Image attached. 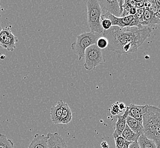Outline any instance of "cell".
<instances>
[{"mask_svg": "<svg viewBox=\"0 0 160 148\" xmlns=\"http://www.w3.org/2000/svg\"><path fill=\"white\" fill-rule=\"evenodd\" d=\"M151 32L148 27L138 29L137 27L120 28L112 26L104 31L102 36L108 41V47L110 51L118 54H128L136 52L151 36Z\"/></svg>", "mask_w": 160, "mask_h": 148, "instance_id": "1", "label": "cell"}, {"mask_svg": "<svg viewBox=\"0 0 160 148\" xmlns=\"http://www.w3.org/2000/svg\"><path fill=\"white\" fill-rule=\"evenodd\" d=\"M87 9V23L91 32L102 34L104 30L101 26L102 10L97 0H87L84 1Z\"/></svg>", "mask_w": 160, "mask_h": 148, "instance_id": "2", "label": "cell"}, {"mask_svg": "<svg viewBox=\"0 0 160 148\" xmlns=\"http://www.w3.org/2000/svg\"><path fill=\"white\" fill-rule=\"evenodd\" d=\"M102 34L97 32H83L77 36V41L71 45L72 50L78 57V60L84 57V52L87 48L91 46L96 45L98 39Z\"/></svg>", "mask_w": 160, "mask_h": 148, "instance_id": "3", "label": "cell"}, {"mask_svg": "<svg viewBox=\"0 0 160 148\" xmlns=\"http://www.w3.org/2000/svg\"><path fill=\"white\" fill-rule=\"evenodd\" d=\"M84 58L85 59L84 67L88 71L94 70L98 66L103 65L106 62L102 50L96 45L87 48Z\"/></svg>", "mask_w": 160, "mask_h": 148, "instance_id": "4", "label": "cell"}, {"mask_svg": "<svg viewBox=\"0 0 160 148\" xmlns=\"http://www.w3.org/2000/svg\"><path fill=\"white\" fill-rule=\"evenodd\" d=\"M158 123H160V108L151 105H145L142 116L144 130Z\"/></svg>", "mask_w": 160, "mask_h": 148, "instance_id": "5", "label": "cell"}, {"mask_svg": "<svg viewBox=\"0 0 160 148\" xmlns=\"http://www.w3.org/2000/svg\"><path fill=\"white\" fill-rule=\"evenodd\" d=\"M102 10V15L109 13L114 16L119 17L122 16L123 12L122 0L115 1H98Z\"/></svg>", "mask_w": 160, "mask_h": 148, "instance_id": "6", "label": "cell"}, {"mask_svg": "<svg viewBox=\"0 0 160 148\" xmlns=\"http://www.w3.org/2000/svg\"><path fill=\"white\" fill-rule=\"evenodd\" d=\"M18 39L10 30V27H5L0 32V46L8 51L13 52L16 47Z\"/></svg>", "mask_w": 160, "mask_h": 148, "instance_id": "7", "label": "cell"}, {"mask_svg": "<svg viewBox=\"0 0 160 148\" xmlns=\"http://www.w3.org/2000/svg\"><path fill=\"white\" fill-rule=\"evenodd\" d=\"M48 148H68L64 139L58 133H48Z\"/></svg>", "mask_w": 160, "mask_h": 148, "instance_id": "8", "label": "cell"}, {"mask_svg": "<svg viewBox=\"0 0 160 148\" xmlns=\"http://www.w3.org/2000/svg\"><path fill=\"white\" fill-rule=\"evenodd\" d=\"M144 134L148 139L154 142L157 148H160V123L144 129Z\"/></svg>", "mask_w": 160, "mask_h": 148, "instance_id": "9", "label": "cell"}, {"mask_svg": "<svg viewBox=\"0 0 160 148\" xmlns=\"http://www.w3.org/2000/svg\"><path fill=\"white\" fill-rule=\"evenodd\" d=\"M138 20L142 26L148 27H150L156 24L159 25L160 22L159 19L155 16V14L151 12V10L145 9L143 16Z\"/></svg>", "mask_w": 160, "mask_h": 148, "instance_id": "10", "label": "cell"}, {"mask_svg": "<svg viewBox=\"0 0 160 148\" xmlns=\"http://www.w3.org/2000/svg\"><path fill=\"white\" fill-rule=\"evenodd\" d=\"M145 106V105L138 106L133 104H130L126 108L128 111V116L142 123V116Z\"/></svg>", "mask_w": 160, "mask_h": 148, "instance_id": "11", "label": "cell"}, {"mask_svg": "<svg viewBox=\"0 0 160 148\" xmlns=\"http://www.w3.org/2000/svg\"><path fill=\"white\" fill-rule=\"evenodd\" d=\"M65 103L63 101L59 100L57 105L51 107L50 109V116L51 121L54 124H59V121Z\"/></svg>", "mask_w": 160, "mask_h": 148, "instance_id": "12", "label": "cell"}, {"mask_svg": "<svg viewBox=\"0 0 160 148\" xmlns=\"http://www.w3.org/2000/svg\"><path fill=\"white\" fill-rule=\"evenodd\" d=\"M128 116V111L126 109L123 115L118 116V120L114 125V132L113 133V138L122 136V133L125 129L127 124L126 119Z\"/></svg>", "mask_w": 160, "mask_h": 148, "instance_id": "13", "label": "cell"}, {"mask_svg": "<svg viewBox=\"0 0 160 148\" xmlns=\"http://www.w3.org/2000/svg\"><path fill=\"white\" fill-rule=\"evenodd\" d=\"M48 136L36 134L28 148H48Z\"/></svg>", "mask_w": 160, "mask_h": 148, "instance_id": "14", "label": "cell"}, {"mask_svg": "<svg viewBox=\"0 0 160 148\" xmlns=\"http://www.w3.org/2000/svg\"><path fill=\"white\" fill-rule=\"evenodd\" d=\"M126 124L133 132L141 135L144 134V128L142 122H139L130 116H127Z\"/></svg>", "mask_w": 160, "mask_h": 148, "instance_id": "15", "label": "cell"}, {"mask_svg": "<svg viewBox=\"0 0 160 148\" xmlns=\"http://www.w3.org/2000/svg\"><path fill=\"white\" fill-rule=\"evenodd\" d=\"M140 135L133 132L126 124L125 128L122 133V136L126 141L130 142H137Z\"/></svg>", "mask_w": 160, "mask_h": 148, "instance_id": "16", "label": "cell"}, {"mask_svg": "<svg viewBox=\"0 0 160 148\" xmlns=\"http://www.w3.org/2000/svg\"><path fill=\"white\" fill-rule=\"evenodd\" d=\"M72 118V115L70 108L67 103H65L59 121V124H68L71 121Z\"/></svg>", "mask_w": 160, "mask_h": 148, "instance_id": "17", "label": "cell"}, {"mask_svg": "<svg viewBox=\"0 0 160 148\" xmlns=\"http://www.w3.org/2000/svg\"><path fill=\"white\" fill-rule=\"evenodd\" d=\"M138 142L140 148H157V146L154 142L148 139L144 134L140 136Z\"/></svg>", "mask_w": 160, "mask_h": 148, "instance_id": "18", "label": "cell"}, {"mask_svg": "<svg viewBox=\"0 0 160 148\" xmlns=\"http://www.w3.org/2000/svg\"><path fill=\"white\" fill-rule=\"evenodd\" d=\"M0 148H14L13 141L3 134H0Z\"/></svg>", "mask_w": 160, "mask_h": 148, "instance_id": "19", "label": "cell"}, {"mask_svg": "<svg viewBox=\"0 0 160 148\" xmlns=\"http://www.w3.org/2000/svg\"><path fill=\"white\" fill-rule=\"evenodd\" d=\"M144 8L149 10L154 14L157 12V7L155 1H144Z\"/></svg>", "mask_w": 160, "mask_h": 148, "instance_id": "20", "label": "cell"}, {"mask_svg": "<svg viewBox=\"0 0 160 148\" xmlns=\"http://www.w3.org/2000/svg\"><path fill=\"white\" fill-rule=\"evenodd\" d=\"M96 45L100 50L105 49L108 46V41L104 37H100L96 42Z\"/></svg>", "mask_w": 160, "mask_h": 148, "instance_id": "21", "label": "cell"}, {"mask_svg": "<svg viewBox=\"0 0 160 148\" xmlns=\"http://www.w3.org/2000/svg\"><path fill=\"white\" fill-rule=\"evenodd\" d=\"M101 26L104 31L109 30L112 26V23L109 19L101 18Z\"/></svg>", "mask_w": 160, "mask_h": 148, "instance_id": "22", "label": "cell"}, {"mask_svg": "<svg viewBox=\"0 0 160 148\" xmlns=\"http://www.w3.org/2000/svg\"><path fill=\"white\" fill-rule=\"evenodd\" d=\"M110 112L111 114L113 115V116H115L117 115L120 114V113L122 112V111L120 110L119 106H118V102H116V103L112 104L111 108H110Z\"/></svg>", "mask_w": 160, "mask_h": 148, "instance_id": "23", "label": "cell"}, {"mask_svg": "<svg viewBox=\"0 0 160 148\" xmlns=\"http://www.w3.org/2000/svg\"><path fill=\"white\" fill-rule=\"evenodd\" d=\"M115 141L116 147L118 148H122V146L124 144L125 140L122 137V136H117L116 137L113 138Z\"/></svg>", "mask_w": 160, "mask_h": 148, "instance_id": "24", "label": "cell"}, {"mask_svg": "<svg viewBox=\"0 0 160 148\" xmlns=\"http://www.w3.org/2000/svg\"><path fill=\"white\" fill-rule=\"evenodd\" d=\"M144 11H145V8L144 7L140 8V9H138V10H137V13L136 14V15H135V17H136V18H138V19H140L143 16Z\"/></svg>", "mask_w": 160, "mask_h": 148, "instance_id": "25", "label": "cell"}, {"mask_svg": "<svg viewBox=\"0 0 160 148\" xmlns=\"http://www.w3.org/2000/svg\"><path fill=\"white\" fill-rule=\"evenodd\" d=\"M136 8L140 9L144 7V1H136Z\"/></svg>", "mask_w": 160, "mask_h": 148, "instance_id": "26", "label": "cell"}, {"mask_svg": "<svg viewBox=\"0 0 160 148\" xmlns=\"http://www.w3.org/2000/svg\"><path fill=\"white\" fill-rule=\"evenodd\" d=\"M137 10L138 9L136 8V7H132L129 9L128 10V14H129V16L131 15V16H135L136 15V14L137 13Z\"/></svg>", "mask_w": 160, "mask_h": 148, "instance_id": "27", "label": "cell"}, {"mask_svg": "<svg viewBox=\"0 0 160 148\" xmlns=\"http://www.w3.org/2000/svg\"><path fill=\"white\" fill-rule=\"evenodd\" d=\"M118 106H119L120 110H121L122 112V111H125L126 108H127V106H125V103H122V102L118 103Z\"/></svg>", "mask_w": 160, "mask_h": 148, "instance_id": "28", "label": "cell"}, {"mask_svg": "<svg viewBox=\"0 0 160 148\" xmlns=\"http://www.w3.org/2000/svg\"><path fill=\"white\" fill-rule=\"evenodd\" d=\"M129 148H140V146L138 144V141L137 142H132L131 144L129 145Z\"/></svg>", "mask_w": 160, "mask_h": 148, "instance_id": "29", "label": "cell"}, {"mask_svg": "<svg viewBox=\"0 0 160 148\" xmlns=\"http://www.w3.org/2000/svg\"><path fill=\"white\" fill-rule=\"evenodd\" d=\"M100 146L102 148H109V145L107 142L103 141L100 144Z\"/></svg>", "mask_w": 160, "mask_h": 148, "instance_id": "30", "label": "cell"}, {"mask_svg": "<svg viewBox=\"0 0 160 148\" xmlns=\"http://www.w3.org/2000/svg\"><path fill=\"white\" fill-rule=\"evenodd\" d=\"M132 142L128 141L125 140L124 144L122 146L121 148H129V145L131 144Z\"/></svg>", "mask_w": 160, "mask_h": 148, "instance_id": "31", "label": "cell"}, {"mask_svg": "<svg viewBox=\"0 0 160 148\" xmlns=\"http://www.w3.org/2000/svg\"><path fill=\"white\" fill-rule=\"evenodd\" d=\"M5 58V56H4V55H3V56H2V57H1V59H3V58Z\"/></svg>", "mask_w": 160, "mask_h": 148, "instance_id": "32", "label": "cell"}, {"mask_svg": "<svg viewBox=\"0 0 160 148\" xmlns=\"http://www.w3.org/2000/svg\"><path fill=\"white\" fill-rule=\"evenodd\" d=\"M156 16V15H155ZM157 18H158V19H159V21H160V22H159V25H160V17H157Z\"/></svg>", "mask_w": 160, "mask_h": 148, "instance_id": "33", "label": "cell"}, {"mask_svg": "<svg viewBox=\"0 0 160 148\" xmlns=\"http://www.w3.org/2000/svg\"><path fill=\"white\" fill-rule=\"evenodd\" d=\"M2 28L1 27V26H0V32L2 30Z\"/></svg>", "mask_w": 160, "mask_h": 148, "instance_id": "34", "label": "cell"}, {"mask_svg": "<svg viewBox=\"0 0 160 148\" xmlns=\"http://www.w3.org/2000/svg\"><path fill=\"white\" fill-rule=\"evenodd\" d=\"M116 148H117V147H116Z\"/></svg>", "mask_w": 160, "mask_h": 148, "instance_id": "35", "label": "cell"}, {"mask_svg": "<svg viewBox=\"0 0 160 148\" xmlns=\"http://www.w3.org/2000/svg\"></svg>", "mask_w": 160, "mask_h": 148, "instance_id": "36", "label": "cell"}]
</instances>
